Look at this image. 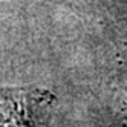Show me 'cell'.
<instances>
[{
    "label": "cell",
    "mask_w": 127,
    "mask_h": 127,
    "mask_svg": "<svg viewBox=\"0 0 127 127\" xmlns=\"http://www.w3.org/2000/svg\"><path fill=\"white\" fill-rule=\"evenodd\" d=\"M0 127H38L25 98L8 99L0 104Z\"/></svg>",
    "instance_id": "obj_1"
}]
</instances>
